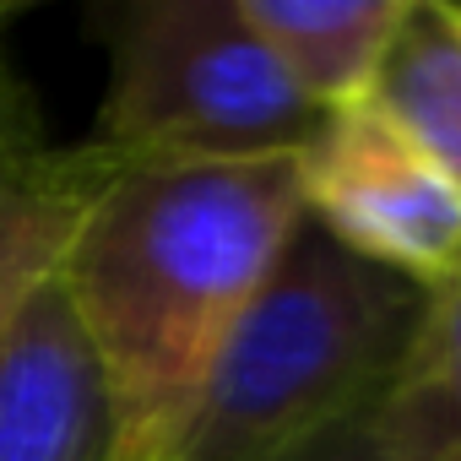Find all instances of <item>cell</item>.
Here are the masks:
<instances>
[{
  "instance_id": "6da1fadb",
  "label": "cell",
  "mask_w": 461,
  "mask_h": 461,
  "mask_svg": "<svg viewBox=\"0 0 461 461\" xmlns=\"http://www.w3.org/2000/svg\"><path fill=\"white\" fill-rule=\"evenodd\" d=\"M299 222V158H109L55 288L104 375L114 461H174L217 353Z\"/></svg>"
},
{
  "instance_id": "7a4b0ae2",
  "label": "cell",
  "mask_w": 461,
  "mask_h": 461,
  "mask_svg": "<svg viewBox=\"0 0 461 461\" xmlns=\"http://www.w3.org/2000/svg\"><path fill=\"white\" fill-rule=\"evenodd\" d=\"M423 288L348 256L304 217L240 315L174 461H299L369 423Z\"/></svg>"
},
{
  "instance_id": "3957f363",
  "label": "cell",
  "mask_w": 461,
  "mask_h": 461,
  "mask_svg": "<svg viewBox=\"0 0 461 461\" xmlns=\"http://www.w3.org/2000/svg\"><path fill=\"white\" fill-rule=\"evenodd\" d=\"M321 109L288 82L240 0H131L109 33L93 147L125 163L299 158Z\"/></svg>"
},
{
  "instance_id": "277c9868",
  "label": "cell",
  "mask_w": 461,
  "mask_h": 461,
  "mask_svg": "<svg viewBox=\"0 0 461 461\" xmlns=\"http://www.w3.org/2000/svg\"><path fill=\"white\" fill-rule=\"evenodd\" d=\"M299 201L331 245L412 288L461 267V190L369 104L321 120L299 152Z\"/></svg>"
},
{
  "instance_id": "5b68a950",
  "label": "cell",
  "mask_w": 461,
  "mask_h": 461,
  "mask_svg": "<svg viewBox=\"0 0 461 461\" xmlns=\"http://www.w3.org/2000/svg\"><path fill=\"white\" fill-rule=\"evenodd\" d=\"M0 461H114L109 391L55 277L0 337Z\"/></svg>"
},
{
  "instance_id": "8992f818",
  "label": "cell",
  "mask_w": 461,
  "mask_h": 461,
  "mask_svg": "<svg viewBox=\"0 0 461 461\" xmlns=\"http://www.w3.org/2000/svg\"><path fill=\"white\" fill-rule=\"evenodd\" d=\"M364 104L461 190V0H402Z\"/></svg>"
},
{
  "instance_id": "52a82bcc",
  "label": "cell",
  "mask_w": 461,
  "mask_h": 461,
  "mask_svg": "<svg viewBox=\"0 0 461 461\" xmlns=\"http://www.w3.org/2000/svg\"><path fill=\"white\" fill-rule=\"evenodd\" d=\"M240 12L277 55L288 82L321 114H337L364 104L402 0H240Z\"/></svg>"
},
{
  "instance_id": "ba28073f",
  "label": "cell",
  "mask_w": 461,
  "mask_h": 461,
  "mask_svg": "<svg viewBox=\"0 0 461 461\" xmlns=\"http://www.w3.org/2000/svg\"><path fill=\"white\" fill-rule=\"evenodd\" d=\"M364 434L385 461H461V267L423 288L412 342Z\"/></svg>"
},
{
  "instance_id": "9c48e42d",
  "label": "cell",
  "mask_w": 461,
  "mask_h": 461,
  "mask_svg": "<svg viewBox=\"0 0 461 461\" xmlns=\"http://www.w3.org/2000/svg\"><path fill=\"white\" fill-rule=\"evenodd\" d=\"M109 174L104 147H39L0 174V337L33 299L39 283L55 277L87 201Z\"/></svg>"
},
{
  "instance_id": "30bf717a",
  "label": "cell",
  "mask_w": 461,
  "mask_h": 461,
  "mask_svg": "<svg viewBox=\"0 0 461 461\" xmlns=\"http://www.w3.org/2000/svg\"><path fill=\"white\" fill-rule=\"evenodd\" d=\"M39 120H33V104L23 93V82L6 71V55H0V174L12 163H23L28 152H39Z\"/></svg>"
},
{
  "instance_id": "8fae6325",
  "label": "cell",
  "mask_w": 461,
  "mask_h": 461,
  "mask_svg": "<svg viewBox=\"0 0 461 461\" xmlns=\"http://www.w3.org/2000/svg\"><path fill=\"white\" fill-rule=\"evenodd\" d=\"M299 461H385V456L369 445V434H364V423H358V429H348V434H337V439L315 445V450H310V456H299Z\"/></svg>"
},
{
  "instance_id": "7c38bea8",
  "label": "cell",
  "mask_w": 461,
  "mask_h": 461,
  "mask_svg": "<svg viewBox=\"0 0 461 461\" xmlns=\"http://www.w3.org/2000/svg\"><path fill=\"white\" fill-rule=\"evenodd\" d=\"M12 17H17V6H12V0H0V28H6Z\"/></svg>"
}]
</instances>
